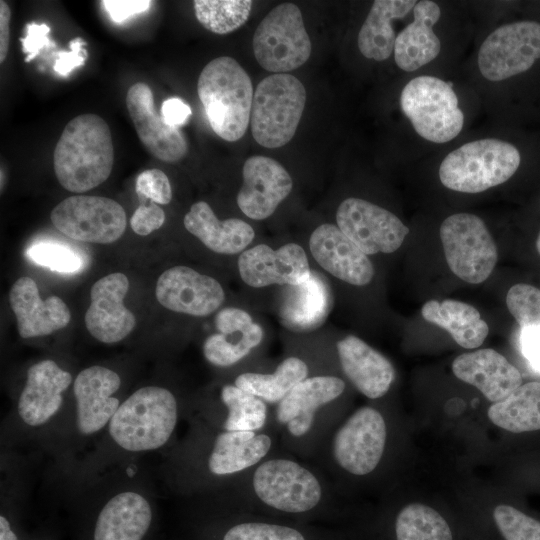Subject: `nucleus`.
<instances>
[{"mask_svg":"<svg viewBox=\"0 0 540 540\" xmlns=\"http://www.w3.org/2000/svg\"><path fill=\"white\" fill-rule=\"evenodd\" d=\"M520 162L514 145L499 139H480L450 152L440 164L439 178L450 190L479 193L510 179Z\"/></svg>","mask_w":540,"mask_h":540,"instance_id":"20e7f679","label":"nucleus"},{"mask_svg":"<svg viewBox=\"0 0 540 540\" xmlns=\"http://www.w3.org/2000/svg\"><path fill=\"white\" fill-rule=\"evenodd\" d=\"M9 303L22 338L49 335L66 327L71 319L69 308L60 297L40 298L37 284L31 277H20L14 282Z\"/></svg>","mask_w":540,"mask_h":540,"instance_id":"5701e85b","label":"nucleus"},{"mask_svg":"<svg viewBox=\"0 0 540 540\" xmlns=\"http://www.w3.org/2000/svg\"><path fill=\"white\" fill-rule=\"evenodd\" d=\"M492 516L504 540H540V520L514 506L499 504Z\"/></svg>","mask_w":540,"mask_h":540,"instance_id":"ea45409f","label":"nucleus"},{"mask_svg":"<svg viewBox=\"0 0 540 540\" xmlns=\"http://www.w3.org/2000/svg\"><path fill=\"white\" fill-rule=\"evenodd\" d=\"M109 17L121 23L136 14L149 10L152 1L148 0H104L101 1Z\"/></svg>","mask_w":540,"mask_h":540,"instance_id":"de8ad7c7","label":"nucleus"},{"mask_svg":"<svg viewBox=\"0 0 540 540\" xmlns=\"http://www.w3.org/2000/svg\"><path fill=\"white\" fill-rule=\"evenodd\" d=\"M336 222L366 255L396 251L409 233L395 214L356 197H349L339 205Z\"/></svg>","mask_w":540,"mask_h":540,"instance_id":"ddd939ff","label":"nucleus"},{"mask_svg":"<svg viewBox=\"0 0 540 540\" xmlns=\"http://www.w3.org/2000/svg\"><path fill=\"white\" fill-rule=\"evenodd\" d=\"M71 383L72 375L51 359L41 360L29 367L17 403L21 421L31 428L50 422L60 411L63 393Z\"/></svg>","mask_w":540,"mask_h":540,"instance_id":"aec40b11","label":"nucleus"},{"mask_svg":"<svg viewBox=\"0 0 540 540\" xmlns=\"http://www.w3.org/2000/svg\"><path fill=\"white\" fill-rule=\"evenodd\" d=\"M439 235L447 265L457 277L480 284L491 275L498 252L480 217L464 212L453 214L442 222Z\"/></svg>","mask_w":540,"mask_h":540,"instance_id":"1a4fd4ad","label":"nucleus"},{"mask_svg":"<svg viewBox=\"0 0 540 540\" xmlns=\"http://www.w3.org/2000/svg\"><path fill=\"white\" fill-rule=\"evenodd\" d=\"M114 146L110 128L96 114H81L65 126L53 153V167L63 188L83 193L111 174Z\"/></svg>","mask_w":540,"mask_h":540,"instance_id":"f257e3e1","label":"nucleus"},{"mask_svg":"<svg viewBox=\"0 0 540 540\" xmlns=\"http://www.w3.org/2000/svg\"><path fill=\"white\" fill-rule=\"evenodd\" d=\"M161 116L167 125L179 128L188 122L191 109L182 99L169 98L162 103Z\"/></svg>","mask_w":540,"mask_h":540,"instance_id":"09e8293b","label":"nucleus"},{"mask_svg":"<svg viewBox=\"0 0 540 540\" xmlns=\"http://www.w3.org/2000/svg\"><path fill=\"white\" fill-rule=\"evenodd\" d=\"M522 352L532 367L540 372V328H521Z\"/></svg>","mask_w":540,"mask_h":540,"instance_id":"8fccbe9b","label":"nucleus"},{"mask_svg":"<svg viewBox=\"0 0 540 540\" xmlns=\"http://www.w3.org/2000/svg\"><path fill=\"white\" fill-rule=\"evenodd\" d=\"M178 418V403L170 390L145 386L121 402L107 428L119 448L142 453L163 447L172 437Z\"/></svg>","mask_w":540,"mask_h":540,"instance_id":"f03ea898","label":"nucleus"},{"mask_svg":"<svg viewBox=\"0 0 540 540\" xmlns=\"http://www.w3.org/2000/svg\"><path fill=\"white\" fill-rule=\"evenodd\" d=\"M50 218L62 234L80 242L113 243L126 229L123 207L102 196H70L54 207Z\"/></svg>","mask_w":540,"mask_h":540,"instance_id":"9d476101","label":"nucleus"},{"mask_svg":"<svg viewBox=\"0 0 540 540\" xmlns=\"http://www.w3.org/2000/svg\"><path fill=\"white\" fill-rule=\"evenodd\" d=\"M11 10L8 4L0 1V62L7 57L10 40Z\"/></svg>","mask_w":540,"mask_h":540,"instance_id":"3c124183","label":"nucleus"},{"mask_svg":"<svg viewBox=\"0 0 540 540\" xmlns=\"http://www.w3.org/2000/svg\"><path fill=\"white\" fill-rule=\"evenodd\" d=\"M153 520L149 500L134 490L113 495L99 511L93 540H143Z\"/></svg>","mask_w":540,"mask_h":540,"instance_id":"bb28decb","label":"nucleus"},{"mask_svg":"<svg viewBox=\"0 0 540 540\" xmlns=\"http://www.w3.org/2000/svg\"><path fill=\"white\" fill-rule=\"evenodd\" d=\"M332 305L331 292L322 276L314 271L305 282L288 286L280 309L284 325L292 331L320 326Z\"/></svg>","mask_w":540,"mask_h":540,"instance_id":"7c9ffc66","label":"nucleus"},{"mask_svg":"<svg viewBox=\"0 0 540 540\" xmlns=\"http://www.w3.org/2000/svg\"><path fill=\"white\" fill-rule=\"evenodd\" d=\"M70 51H60L53 69L61 76L69 75L75 68L85 65L88 57L87 50L84 48L86 42L81 37H75L69 42Z\"/></svg>","mask_w":540,"mask_h":540,"instance_id":"a18cd8bd","label":"nucleus"},{"mask_svg":"<svg viewBox=\"0 0 540 540\" xmlns=\"http://www.w3.org/2000/svg\"><path fill=\"white\" fill-rule=\"evenodd\" d=\"M0 540H18L9 520L3 514L0 516Z\"/></svg>","mask_w":540,"mask_h":540,"instance_id":"603ef678","label":"nucleus"},{"mask_svg":"<svg viewBox=\"0 0 540 540\" xmlns=\"http://www.w3.org/2000/svg\"><path fill=\"white\" fill-rule=\"evenodd\" d=\"M238 269L241 279L255 288L299 285L308 280L312 272L304 249L296 243L277 250L266 244L256 245L240 254Z\"/></svg>","mask_w":540,"mask_h":540,"instance_id":"2eb2a0df","label":"nucleus"},{"mask_svg":"<svg viewBox=\"0 0 540 540\" xmlns=\"http://www.w3.org/2000/svg\"><path fill=\"white\" fill-rule=\"evenodd\" d=\"M242 175L243 184L236 200L240 210L253 220L271 216L293 187L287 170L266 156L249 157L243 165Z\"/></svg>","mask_w":540,"mask_h":540,"instance_id":"6ab92c4d","label":"nucleus"},{"mask_svg":"<svg viewBox=\"0 0 540 540\" xmlns=\"http://www.w3.org/2000/svg\"><path fill=\"white\" fill-rule=\"evenodd\" d=\"M506 304L521 328H540V289L529 284H515L507 292Z\"/></svg>","mask_w":540,"mask_h":540,"instance_id":"a19ab883","label":"nucleus"},{"mask_svg":"<svg viewBox=\"0 0 540 540\" xmlns=\"http://www.w3.org/2000/svg\"><path fill=\"white\" fill-rule=\"evenodd\" d=\"M216 334L203 343L205 359L217 367H229L246 357L263 339V330L244 310L227 307L215 316Z\"/></svg>","mask_w":540,"mask_h":540,"instance_id":"393cba45","label":"nucleus"},{"mask_svg":"<svg viewBox=\"0 0 540 540\" xmlns=\"http://www.w3.org/2000/svg\"><path fill=\"white\" fill-rule=\"evenodd\" d=\"M252 4L250 0H196L194 11L204 28L216 34H228L246 22Z\"/></svg>","mask_w":540,"mask_h":540,"instance_id":"4c0bfd02","label":"nucleus"},{"mask_svg":"<svg viewBox=\"0 0 540 540\" xmlns=\"http://www.w3.org/2000/svg\"><path fill=\"white\" fill-rule=\"evenodd\" d=\"M250 486L257 501L286 514L310 512L325 496L319 477L308 467L288 458L264 459L254 467Z\"/></svg>","mask_w":540,"mask_h":540,"instance_id":"423d86ee","label":"nucleus"},{"mask_svg":"<svg viewBox=\"0 0 540 540\" xmlns=\"http://www.w3.org/2000/svg\"><path fill=\"white\" fill-rule=\"evenodd\" d=\"M271 448L272 438L266 433L221 430L212 442L206 467L215 477L233 476L257 466Z\"/></svg>","mask_w":540,"mask_h":540,"instance_id":"cd10ccee","label":"nucleus"},{"mask_svg":"<svg viewBox=\"0 0 540 540\" xmlns=\"http://www.w3.org/2000/svg\"><path fill=\"white\" fill-rule=\"evenodd\" d=\"M184 226L210 250L226 255L242 252L254 239L253 228L245 221H220L205 201L194 203L184 217Z\"/></svg>","mask_w":540,"mask_h":540,"instance_id":"c756f323","label":"nucleus"},{"mask_svg":"<svg viewBox=\"0 0 540 540\" xmlns=\"http://www.w3.org/2000/svg\"><path fill=\"white\" fill-rule=\"evenodd\" d=\"M128 289L129 280L122 273L109 274L93 284L85 325L98 341L116 343L133 331L135 316L123 302Z\"/></svg>","mask_w":540,"mask_h":540,"instance_id":"f3484780","label":"nucleus"},{"mask_svg":"<svg viewBox=\"0 0 540 540\" xmlns=\"http://www.w3.org/2000/svg\"><path fill=\"white\" fill-rule=\"evenodd\" d=\"M308 377L307 364L298 357L283 360L273 373H243L235 385L266 403H279L297 384Z\"/></svg>","mask_w":540,"mask_h":540,"instance_id":"f704fd0d","label":"nucleus"},{"mask_svg":"<svg viewBox=\"0 0 540 540\" xmlns=\"http://www.w3.org/2000/svg\"><path fill=\"white\" fill-rule=\"evenodd\" d=\"M121 386L119 374L93 365L80 371L73 382L75 425L82 436H92L108 427L121 402L114 394Z\"/></svg>","mask_w":540,"mask_h":540,"instance_id":"4468645a","label":"nucleus"},{"mask_svg":"<svg viewBox=\"0 0 540 540\" xmlns=\"http://www.w3.org/2000/svg\"><path fill=\"white\" fill-rule=\"evenodd\" d=\"M394 528L396 540H453L446 519L420 503L404 506L397 514Z\"/></svg>","mask_w":540,"mask_h":540,"instance_id":"e433bc0d","label":"nucleus"},{"mask_svg":"<svg viewBox=\"0 0 540 540\" xmlns=\"http://www.w3.org/2000/svg\"><path fill=\"white\" fill-rule=\"evenodd\" d=\"M536 248H537L538 253L540 254V232L537 237Z\"/></svg>","mask_w":540,"mask_h":540,"instance_id":"864d4df0","label":"nucleus"},{"mask_svg":"<svg viewBox=\"0 0 540 540\" xmlns=\"http://www.w3.org/2000/svg\"><path fill=\"white\" fill-rule=\"evenodd\" d=\"M27 34L21 38L22 52L27 56L25 62L28 63L39 55L40 50L46 46L51 45V41L48 38L50 27L45 24H37L30 22L26 27Z\"/></svg>","mask_w":540,"mask_h":540,"instance_id":"49530a36","label":"nucleus"},{"mask_svg":"<svg viewBox=\"0 0 540 540\" xmlns=\"http://www.w3.org/2000/svg\"><path fill=\"white\" fill-rule=\"evenodd\" d=\"M165 221V213L161 207L150 200L148 205H140L131 217L130 225L132 230L140 235L146 236L159 229Z\"/></svg>","mask_w":540,"mask_h":540,"instance_id":"c03bdc74","label":"nucleus"},{"mask_svg":"<svg viewBox=\"0 0 540 540\" xmlns=\"http://www.w3.org/2000/svg\"><path fill=\"white\" fill-rule=\"evenodd\" d=\"M386 439L387 427L382 414L375 408L361 407L335 432L331 455L342 470L364 476L380 463Z\"/></svg>","mask_w":540,"mask_h":540,"instance_id":"f8f14e48","label":"nucleus"},{"mask_svg":"<svg viewBox=\"0 0 540 540\" xmlns=\"http://www.w3.org/2000/svg\"><path fill=\"white\" fill-rule=\"evenodd\" d=\"M452 371L494 403L505 400L522 385L519 370L491 348L459 355L452 363Z\"/></svg>","mask_w":540,"mask_h":540,"instance_id":"b1692460","label":"nucleus"},{"mask_svg":"<svg viewBox=\"0 0 540 540\" xmlns=\"http://www.w3.org/2000/svg\"><path fill=\"white\" fill-rule=\"evenodd\" d=\"M197 93L212 130L234 142L245 134L253 103V87L247 72L233 58L211 60L201 71Z\"/></svg>","mask_w":540,"mask_h":540,"instance_id":"7ed1b4c3","label":"nucleus"},{"mask_svg":"<svg viewBox=\"0 0 540 540\" xmlns=\"http://www.w3.org/2000/svg\"><path fill=\"white\" fill-rule=\"evenodd\" d=\"M424 320L445 329L463 348L474 349L486 339L489 327L472 305L452 299L429 300L421 308Z\"/></svg>","mask_w":540,"mask_h":540,"instance_id":"2f4dec72","label":"nucleus"},{"mask_svg":"<svg viewBox=\"0 0 540 540\" xmlns=\"http://www.w3.org/2000/svg\"><path fill=\"white\" fill-rule=\"evenodd\" d=\"M220 398L226 408L222 430L259 432L268 417L267 403L235 384L224 385Z\"/></svg>","mask_w":540,"mask_h":540,"instance_id":"c9c22d12","label":"nucleus"},{"mask_svg":"<svg viewBox=\"0 0 540 540\" xmlns=\"http://www.w3.org/2000/svg\"><path fill=\"white\" fill-rule=\"evenodd\" d=\"M253 52L258 64L275 74L297 69L309 59L311 41L298 6L279 4L261 20L253 35Z\"/></svg>","mask_w":540,"mask_h":540,"instance_id":"6e6552de","label":"nucleus"},{"mask_svg":"<svg viewBox=\"0 0 540 540\" xmlns=\"http://www.w3.org/2000/svg\"><path fill=\"white\" fill-rule=\"evenodd\" d=\"M414 0H376L358 33L357 44L361 54L376 61H383L394 52L395 31L393 19L402 18L412 10Z\"/></svg>","mask_w":540,"mask_h":540,"instance_id":"473e14b6","label":"nucleus"},{"mask_svg":"<svg viewBox=\"0 0 540 540\" xmlns=\"http://www.w3.org/2000/svg\"><path fill=\"white\" fill-rule=\"evenodd\" d=\"M488 418L513 433L540 430V382L522 384L505 400L493 403Z\"/></svg>","mask_w":540,"mask_h":540,"instance_id":"72a5a7b5","label":"nucleus"},{"mask_svg":"<svg viewBox=\"0 0 540 540\" xmlns=\"http://www.w3.org/2000/svg\"><path fill=\"white\" fill-rule=\"evenodd\" d=\"M222 540H306L299 530L281 524L244 521L231 526Z\"/></svg>","mask_w":540,"mask_h":540,"instance_id":"79ce46f5","label":"nucleus"},{"mask_svg":"<svg viewBox=\"0 0 540 540\" xmlns=\"http://www.w3.org/2000/svg\"><path fill=\"white\" fill-rule=\"evenodd\" d=\"M305 103V87L295 76L264 78L253 96L250 124L255 141L271 149L286 145L295 135Z\"/></svg>","mask_w":540,"mask_h":540,"instance_id":"39448f33","label":"nucleus"},{"mask_svg":"<svg viewBox=\"0 0 540 540\" xmlns=\"http://www.w3.org/2000/svg\"><path fill=\"white\" fill-rule=\"evenodd\" d=\"M337 353L344 374L364 396L377 399L388 392L395 370L384 355L354 335L337 342Z\"/></svg>","mask_w":540,"mask_h":540,"instance_id":"a878e982","label":"nucleus"},{"mask_svg":"<svg viewBox=\"0 0 540 540\" xmlns=\"http://www.w3.org/2000/svg\"><path fill=\"white\" fill-rule=\"evenodd\" d=\"M125 103L138 138L154 157L173 163L186 156L185 136L179 128L167 125L158 114L153 92L147 84L138 82L130 86Z\"/></svg>","mask_w":540,"mask_h":540,"instance_id":"dca6fc26","label":"nucleus"},{"mask_svg":"<svg viewBox=\"0 0 540 540\" xmlns=\"http://www.w3.org/2000/svg\"><path fill=\"white\" fill-rule=\"evenodd\" d=\"M155 295L163 307L192 316L211 314L225 298L216 279L186 266L164 271L157 280Z\"/></svg>","mask_w":540,"mask_h":540,"instance_id":"a211bd4d","label":"nucleus"},{"mask_svg":"<svg viewBox=\"0 0 540 540\" xmlns=\"http://www.w3.org/2000/svg\"><path fill=\"white\" fill-rule=\"evenodd\" d=\"M26 254L35 264L66 274L80 272L87 262L83 253L75 247L51 239L35 241Z\"/></svg>","mask_w":540,"mask_h":540,"instance_id":"58836bf2","label":"nucleus"},{"mask_svg":"<svg viewBox=\"0 0 540 540\" xmlns=\"http://www.w3.org/2000/svg\"><path fill=\"white\" fill-rule=\"evenodd\" d=\"M136 192L138 196L156 204H168L172 199L170 181L160 169H148L140 173L136 180Z\"/></svg>","mask_w":540,"mask_h":540,"instance_id":"37998d69","label":"nucleus"},{"mask_svg":"<svg viewBox=\"0 0 540 540\" xmlns=\"http://www.w3.org/2000/svg\"><path fill=\"white\" fill-rule=\"evenodd\" d=\"M414 20L396 37L394 59L397 66L412 72L434 60L441 49L440 40L432 27L441 11L437 3L418 1L413 8Z\"/></svg>","mask_w":540,"mask_h":540,"instance_id":"c85d7f7f","label":"nucleus"},{"mask_svg":"<svg viewBox=\"0 0 540 540\" xmlns=\"http://www.w3.org/2000/svg\"><path fill=\"white\" fill-rule=\"evenodd\" d=\"M309 247L316 262L334 277L356 286L371 282L373 264L338 226H318L310 236Z\"/></svg>","mask_w":540,"mask_h":540,"instance_id":"412c9836","label":"nucleus"},{"mask_svg":"<svg viewBox=\"0 0 540 540\" xmlns=\"http://www.w3.org/2000/svg\"><path fill=\"white\" fill-rule=\"evenodd\" d=\"M400 105L417 134L428 141L448 142L463 128L464 115L452 84L437 77L410 80L401 92Z\"/></svg>","mask_w":540,"mask_h":540,"instance_id":"0eeeda50","label":"nucleus"},{"mask_svg":"<svg viewBox=\"0 0 540 540\" xmlns=\"http://www.w3.org/2000/svg\"><path fill=\"white\" fill-rule=\"evenodd\" d=\"M539 58L540 23L517 21L487 36L478 52V66L487 80L502 81L527 71Z\"/></svg>","mask_w":540,"mask_h":540,"instance_id":"9b49d317","label":"nucleus"},{"mask_svg":"<svg viewBox=\"0 0 540 540\" xmlns=\"http://www.w3.org/2000/svg\"><path fill=\"white\" fill-rule=\"evenodd\" d=\"M344 389L345 382L336 376L307 377L277 404L275 419L290 436L302 438L315 425L318 411L337 399Z\"/></svg>","mask_w":540,"mask_h":540,"instance_id":"4be33fe9","label":"nucleus"}]
</instances>
